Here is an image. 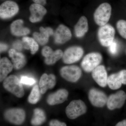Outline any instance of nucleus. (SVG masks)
<instances>
[{"label": "nucleus", "mask_w": 126, "mask_h": 126, "mask_svg": "<svg viewBox=\"0 0 126 126\" xmlns=\"http://www.w3.org/2000/svg\"><path fill=\"white\" fill-rule=\"evenodd\" d=\"M112 7L108 2H104L99 5L94 14L95 23L100 26L107 24L111 15Z\"/></svg>", "instance_id": "f257e3e1"}, {"label": "nucleus", "mask_w": 126, "mask_h": 126, "mask_svg": "<svg viewBox=\"0 0 126 126\" xmlns=\"http://www.w3.org/2000/svg\"><path fill=\"white\" fill-rule=\"evenodd\" d=\"M3 86L5 89L18 97H22L24 94L22 83L16 75H11L5 79Z\"/></svg>", "instance_id": "f03ea898"}, {"label": "nucleus", "mask_w": 126, "mask_h": 126, "mask_svg": "<svg viewBox=\"0 0 126 126\" xmlns=\"http://www.w3.org/2000/svg\"><path fill=\"white\" fill-rule=\"evenodd\" d=\"M115 31L111 25L107 24L100 26L97 32L99 43L103 47H108L114 41Z\"/></svg>", "instance_id": "7ed1b4c3"}, {"label": "nucleus", "mask_w": 126, "mask_h": 126, "mask_svg": "<svg viewBox=\"0 0 126 126\" xmlns=\"http://www.w3.org/2000/svg\"><path fill=\"white\" fill-rule=\"evenodd\" d=\"M87 110L84 102L81 100H75L70 102L67 106L65 113L69 118L74 119L86 113Z\"/></svg>", "instance_id": "20e7f679"}, {"label": "nucleus", "mask_w": 126, "mask_h": 126, "mask_svg": "<svg viewBox=\"0 0 126 126\" xmlns=\"http://www.w3.org/2000/svg\"><path fill=\"white\" fill-rule=\"evenodd\" d=\"M102 60V56L98 52H92L86 55L81 62V65L85 72H92L99 65Z\"/></svg>", "instance_id": "39448f33"}, {"label": "nucleus", "mask_w": 126, "mask_h": 126, "mask_svg": "<svg viewBox=\"0 0 126 126\" xmlns=\"http://www.w3.org/2000/svg\"><path fill=\"white\" fill-rule=\"evenodd\" d=\"M83 53V49L80 46L69 47L63 54L62 58L63 62L67 64L76 63L82 58Z\"/></svg>", "instance_id": "423d86ee"}, {"label": "nucleus", "mask_w": 126, "mask_h": 126, "mask_svg": "<svg viewBox=\"0 0 126 126\" xmlns=\"http://www.w3.org/2000/svg\"><path fill=\"white\" fill-rule=\"evenodd\" d=\"M82 70L76 65H67L63 67L60 70L61 77L65 80L72 82L78 81L82 75Z\"/></svg>", "instance_id": "0eeeda50"}, {"label": "nucleus", "mask_w": 126, "mask_h": 126, "mask_svg": "<svg viewBox=\"0 0 126 126\" xmlns=\"http://www.w3.org/2000/svg\"><path fill=\"white\" fill-rule=\"evenodd\" d=\"M26 114L24 110L22 109H10L4 113L5 118L12 124L16 125L22 124L24 121Z\"/></svg>", "instance_id": "6e6552de"}, {"label": "nucleus", "mask_w": 126, "mask_h": 126, "mask_svg": "<svg viewBox=\"0 0 126 126\" xmlns=\"http://www.w3.org/2000/svg\"><path fill=\"white\" fill-rule=\"evenodd\" d=\"M88 98L93 106L98 108L104 107L107 104L108 99L107 95L103 92L94 88L89 90Z\"/></svg>", "instance_id": "1a4fd4ad"}, {"label": "nucleus", "mask_w": 126, "mask_h": 126, "mask_svg": "<svg viewBox=\"0 0 126 126\" xmlns=\"http://www.w3.org/2000/svg\"><path fill=\"white\" fill-rule=\"evenodd\" d=\"M19 7L15 1L8 0L2 3L0 6V16L2 19H9L18 13Z\"/></svg>", "instance_id": "9d476101"}, {"label": "nucleus", "mask_w": 126, "mask_h": 126, "mask_svg": "<svg viewBox=\"0 0 126 126\" xmlns=\"http://www.w3.org/2000/svg\"><path fill=\"white\" fill-rule=\"evenodd\" d=\"M126 100V94L124 91L120 90L115 94H111L108 99L107 106L110 110L121 108Z\"/></svg>", "instance_id": "9b49d317"}, {"label": "nucleus", "mask_w": 126, "mask_h": 126, "mask_svg": "<svg viewBox=\"0 0 126 126\" xmlns=\"http://www.w3.org/2000/svg\"><path fill=\"white\" fill-rule=\"evenodd\" d=\"M72 36L70 29L64 25H60L55 33V42L58 44H63L70 40Z\"/></svg>", "instance_id": "f8f14e48"}, {"label": "nucleus", "mask_w": 126, "mask_h": 126, "mask_svg": "<svg viewBox=\"0 0 126 126\" xmlns=\"http://www.w3.org/2000/svg\"><path fill=\"white\" fill-rule=\"evenodd\" d=\"M92 75L93 79L99 86L104 87L107 85V73L104 65H98L92 72Z\"/></svg>", "instance_id": "ddd939ff"}, {"label": "nucleus", "mask_w": 126, "mask_h": 126, "mask_svg": "<svg viewBox=\"0 0 126 126\" xmlns=\"http://www.w3.org/2000/svg\"><path fill=\"white\" fill-rule=\"evenodd\" d=\"M68 96V92L65 89H59L55 93L50 94L48 96L47 102L51 106L57 105L65 102Z\"/></svg>", "instance_id": "4468645a"}, {"label": "nucleus", "mask_w": 126, "mask_h": 126, "mask_svg": "<svg viewBox=\"0 0 126 126\" xmlns=\"http://www.w3.org/2000/svg\"><path fill=\"white\" fill-rule=\"evenodd\" d=\"M29 10L31 14L30 20L33 23L39 22L42 20L47 12V10L44 6L35 3L31 5Z\"/></svg>", "instance_id": "2eb2a0df"}, {"label": "nucleus", "mask_w": 126, "mask_h": 126, "mask_svg": "<svg viewBox=\"0 0 126 126\" xmlns=\"http://www.w3.org/2000/svg\"><path fill=\"white\" fill-rule=\"evenodd\" d=\"M56 83V77L54 75H48L44 74L41 76L39 82V87L42 94H44L48 89H51L54 87Z\"/></svg>", "instance_id": "dca6fc26"}, {"label": "nucleus", "mask_w": 126, "mask_h": 126, "mask_svg": "<svg viewBox=\"0 0 126 126\" xmlns=\"http://www.w3.org/2000/svg\"><path fill=\"white\" fill-rule=\"evenodd\" d=\"M53 34V30L52 28L41 27L40 28V32H34L33 36L38 44L43 46L45 45L48 43L50 36Z\"/></svg>", "instance_id": "f3484780"}, {"label": "nucleus", "mask_w": 126, "mask_h": 126, "mask_svg": "<svg viewBox=\"0 0 126 126\" xmlns=\"http://www.w3.org/2000/svg\"><path fill=\"white\" fill-rule=\"evenodd\" d=\"M9 57L11 58L13 66L15 69H20L26 64V58L22 53L12 48L9 50Z\"/></svg>", "instance_id": "a211bd4d"}, {"label": "nucleus", "mask_w": 126, "mask_h": 126, "mask_svg": "<svg viewBox=\"0 0 126 126\" xmlns=\"http://www.w3.org/2000/svg\"><path fill=\"white\" fill-rule=\"evenodd\" d=\"M23 21L17 20L14 21L10 26L11 33L15 36H21L27 35L30 33V31L27 27L23 26Z\"/></svg>", "instance_id": "6ab92c4d"}, {"label": "nucleus", "mask_w": 126, "mask_h": 126, "mask_svg": "<svg viewBox=\"0 0 126 126\" xmlns=\"http://www.w3.org/2000/svg\"><path fill=\"white\" fill-rule=\"evenodd\" d=\"M88 23L87 19L84 16H82L79 19L74 27L75 35L77 38L83 37L88 30Z\"/></svg>", "instance_id": "aec40b11"}, {"label": "nucleus", "mask_w": 126, "mask_h": 126, "mask_svg": "<svg viewBox=\"0 0 126 126\" xmlns=\"http://www.w3.org/2000/svg\"><path fill=\"white\" fill-rule=\"evenodd\" d=\"M13 64L8 58L4 57L0 61V80L2 82L13 69Z\"/></svg>", "instance_id": "412c9836"}, {"label": "nucleus", "mask_w": 126, "mask_h": 126, "mask_svg": "<svg viewBox=\"0 0 126 126\" xmlns=\"http://www.w3.org/2000/svg\"><path fill=\"white\" fill-rule=\"evenodd\" d=\"M122 80L119 72L113 74L108 77L107 84L111 89L116 90L121 87Z\"/></svg>", "instance_id": "4be33fe9"}, {"label": "nucleus", "mask_w": 126, "mask_h": 126, "mask_svg": "<svg viewBox=\"0 0 126 126\" xmlns=\"http://www.w3.org/2000/svg\"><path fill=\"white\" fill-rule=\"evenodd\" d=\"M46 116L42 109L36 108L34 110V114L31 119V123L34 126H39L45 121Z\"/></svg>", "instance_id": "5701e85b"}, {"label": "nucleus", "mask_w": 126, "mask_h": 126, "mask_svg": "<svg viewBox=\"0 0 126 126\" xmlns=\"http://www.w3.org/2000/svg\"><path fill=\"white\" fill-rule=\"evenodd\" d=\"M22 42L24 48L25 49L30 50L32 54H34L38 50V44L34 39L24 36L22 39Z\"/></svg>", "instance_id": "b1692460"}, {"label": "nucleus", "mask_w": 126, "mask_h": 126, "mask_svg": "<svg viewBox=\"0 0 126 126\" xmlns=\"http://www.w3.org/2000/svg\"><path fill=\"white\" fill-rule=\"evenodd\" d=\"M63 52L61 50H56L53 52L45 58V62L47 65L54 64L57 61L63 58Z\"/></svg>", "instance_id": "393cba45"}, {"label": "nucleus", "mask_w": 126, "mask_h": 126, "mask_svg": "<svg viewBox=\"0 0 126 126\" xmlns=\"http://www.w3.org/2000/svg\"><path fill=\"white\" fill-rule=\"evenodd\" d=\"M40 90L38 85L34 86L28 97L29 102L32 104H35L39 101L40 98Z\"/></svg>", "instance_id": "a878e982"}, {"label": "nucleus", "mask_w": 126, "mask_h": 126, "mask_svg": "<svg viewBox=\"0 0 126 126\" xmlns=\"http://www.w3.org/2000/svg\"><path fill=\"white\" fill-rule=\"evenodd\" d=\"M116 27L119 34L126 39V21L120 20L117 21Z\"/></svg>", "instance_id": "bb28decb"}, {"label": "nucleus", "mask_w": 126, "mask_h": 126, "mask_svg": "<svg viewBox=\"0 0 126 126\" xmlns=\"http://www.w3.org/2000/svg\"><path fill=\"white\" fill-rule=\"evenodd\" d=\"M20 80L21 83L29 86H32L36 82V80L34 79L27 76H23L21 77Z\"/></svg>", "instance_id": "cd10ccee"}, {"label": "nucleus", "mask_w": 126, "mask_h": 126, "mask_svg": "<svg viewBox=\"0 0 126 126\" xmlns=\"http://www.w3.org/2000/svg\"><path fill=\"white\" fill-rule=\"evenodd\" d=\"M108 47L109 52L111 54L115 55L116 54L117 51L118 45L116 41H114Z\"/></svg>", "instance_id": "c85d7f7f"}, {"label": "nucleus", "mask_w": 126, "mask_h": 126, "mask_svg": "<svg viewBox=\"0 0 126 126\" xmlns=\"http://www.w3.org/2000/svg\"><path fill=\"white\" fill-rule=\"evenodd\" d=\"M13 47L14 49L18 51H20L24 48L23 42L19 40L16 41L13 43Z\"/></svg>", "instance_id": "c756f323"}, {"label": "nucleus", "mask_w": 126, "mask_h": 126, "mask_svg": "<svg viewBox=\"0 0 126 126\" xmlns=\"http://www.w3.org/2000/svg\"><path fill=\"white\" fill-rule=\"evenodd\" d=\"M49 126H67L65 123L56 119L51 120L49 123Z\"/></svg>", "instance_id": "7c9ffc66"}, {"label": "nucleus", "mask_w": 126, "mask_h": 126, "mask_svg": "<svg viewBox=\"0 0 126 126\" xmlns=\"http://www.w3.org/2000/svg\"><path fill=\"white\" fill-rule=\"evenodd\" d=\"M119 72L121 77L123 84L126 85V70H122Z\"/></svg>", "instance_id": "2f4dec72"}, {"label": "nucleus", "mask_w": 126, "mask_h": 126, "mask_svg": "<svg viewBox=\"0 0 126 126\" xmlns=\"http://www.w3.org/2000/svg\"><path fill=\"white\" fill-rule=\"evenodd\" d=\"M34 3L45 5L46 4V0H32Z\"/></svg>", "instance_id": "473e14b6"}, {"label": "nucleus", "mask_w": 126, "mask_h": 126, "mask_svg": "<svg viewBox=\"0 0 126 126\" xmlns=\"http://www.w3.org/2000/svg\"><path fill=\"white\" fill-rule=\"evenodd\" d=\"M8 48V46L4 43H1L0 44V52H5L7 50Z\"/></svg>", "instance_id": "72a5a7b5"}, {"label": "nucleus", "mask_w": 126, "mask_h": 126, "mask_svg": "<svg viewBox=\"0 0 126 126\" xmlns=\"http://www.w3.org/2000/svg\"><path fill=\"white\" fill-rule=\"evenodd\" d=\"M115 126H126V119H124L119 122Z\"/></svg>", "instance_id": "f704fd0d"}]
</instances>
